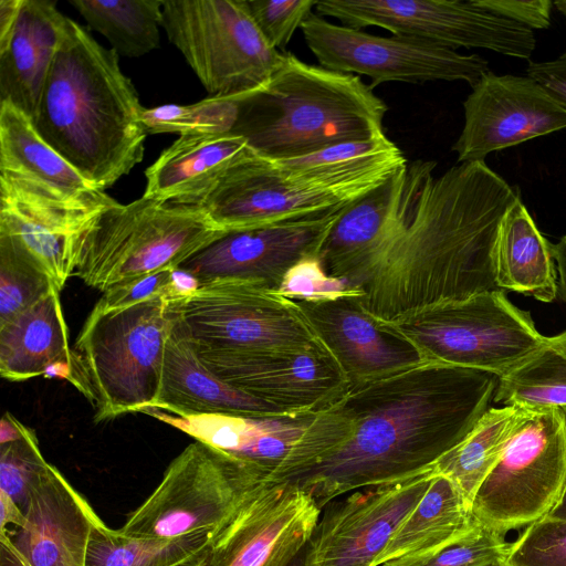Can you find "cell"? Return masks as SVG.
Segmentation results:
<instances>
[{
    "label": "cell",
    "mask_w": 566,
    "mask_h": 566,
    "mask_svg": "<svg viewBox=\"0 0 566 566\" xmlns=\"http://www.w3.org/2000/svg\"><path fill=\"white\" fill-rule=\"evenodd\" d=\"M88 27L119 55L138 57L159 48L161 0H69Z\"/></svg>",
    "instance_id": "obj_34"
},
{
    "label": "cell",
    "mask_w": 566,
    "mask_h": 566,
    "mask_svg": "<svg viewBox=\"0 0 566 566\" xmlns=\"http://www.w3.org/2000/svg\"><path fill=\"white\" fill-rule=\"evenodd\" d=\"M555 8L566 17V0H557L554 2Z\"/></svg>",
    "instance_id": "obj_52"
},
{
    "label": "cell",
    "mask_w": 566,
    "mask_h": 566,
    "mask_svg": "<svg viewBox=\"0 0 566 566\" xmlns=\"http://www.w3.org/2000/svg\"><path fill=\"white\" fill-rule=\"evenodd\" d=\"M566 412V408H563ZM551 517L566 520V494L560 504L549 514Z\"/></svg>",
    "instance_id": "obj_50"
},
{
    "label": "cell",
    "mask_w": 566,
    "mask_h": 566,
    "mask_svg": "<svg viewBox=\"0 0 566 566\" xmlns=\"http://www.w3.org/2000/svg\"><path fill=\"white\" fill-rule=\"evenodd\" d=\"M406 176L407 165L340 210L318 254L329 276L361 290L373 279L396 229Z\"/></svg>",
    "instance_id": "obj_23"
},
{
    "label": "cell",
    "mask_w": 566,
    "mask_h": 566,
    "mask_svg": "<svg viewBox=\"0 0 566 566\" xmlns=\"http://www.w3.org/2000/svg\"><path fill=\"white\" fill-rule=\"evenodd\" d=\"M184 566H214V563L211 558L210 549L201 558L196 559V560H193L189 564H186Z\"/></svg>",
    "instance_id": "obj_51"
},
{
    "label": "cell",
    "mask_w": 566,
    "mask_h": 566,
    "mask_svg": "<svg viewBox=\"0 0 566 566\" xmlns=\"http://www.w3.org/2000/svg\"><path fill=\"white\" fill-rule=\"evenodd\" d=\"M358 198L283 178L254 154L231 167L193 206L230 232L338 210Z\"/></svg>",
    "instance_id": "obj_16"
},
{
    "label": "cell",
    "mask_w": 566,
    "mask_h": 566,
    "mask_svg": "<svg viewBox=\"0 0 566 566\" xmlns=\"http://www.w3.org/2000/svg\"><path fill=\"white\" fill-rule=\"evenodd\" d=\"M493 399L526 410L566 408V331L545 337L522 363L500 376Z\"/></svg>",
    "instance_id": "obj_33"
},
{
    "label": "cell",
    "mask_w": 566,
    "mask_h": 566,
    "mask_svg": "<svg viewBox=\"0 0 566 566\" xmlns=\"http://www.w3.org/2000/svg\"><path fill=\"white\" fill-rule=\"evenodd\" d=\"M154 409L178 417L296 415L253 398L214 376L201 363L175 318L165 348L160 389Z\"/></svg>",
    "instance_id": "obj_24"
},
{
    "label": "cell",
    "mask_w": 566,
    "mask_h": 566,
    "mask_svg": "<svg viewBox=\"0 0 566 566\" xmlns=\"http://www.w3.org/2000/svg\"><path fill=\"white\" fill-rule=\"evenodd\" d=\"M210 549L205 535L178 538L137 537L109 528L104 522L91 535L85 566H184Z\"/></svg>",
    "instance_id": "obj_35"
},
{
    "label": "cell",
    "mask_w": 566,
    "mask_h": 566,
    "mask_svg": "<svg viewBox=\"0 0 566 566\" xmlns=\"http://www.w3.org/2000/svg\"><path fill=\"white\" fill-rule=\"evenodd\" d=\"M374 321L381 331L408 343L422 361L483 370L497 377L516 367L545 339L530 314L513 305L502 290Z\"/></svg>",
    "instance_id": "obj_7"
},
{
    "label": "cell",
    "mask_w": 566,
    "mask_h": 566,
    "mask_svg": "<svg viewBox=\"0 0 566 566\" xmlns=\"http://www.w3.org/2000/svg\"><path fill=\"white\" fill-rule=\"evenodd\" d=\"M56 287L0 324V375L10 381L41 375L65 378L71 360L67 326Z\"/></svg>",
    "instance_id": "obj_27"
},
{
    "label": "cell",
    "mask_w": 566,
    "mask_h": 566,
    "mask_svg": "<svg viewBox=\"0 0 566 566\" xmlns=\"http://www.w3.org/2000/svg\"><path fill=\"white\" fill-rule=\"evenodd\" d=\"M1 518L0 531L9 526H20L24 521L23 511L7 494L0 492Z\"/></svg>",
    "instance_id": "obj_47"
},
{
    "label": "cell",
    "mask_w": 566,
    "mask_h": 566,
    "mask_svg": "<svg viewBox=\"0 0 566 566\" xmlns=\"http://www.w3.org/2000/svg\"><path fill=\"white\" fill-rule=\"evenodd\" d=\"M493 566H499V564H496V565H493Z\"/></svg>",
    "instance_id": "obj_53"
},
{
    "label": "cell",
    "mask_w": 566,
    "mask_h": 566,
    "mask_svg": "<svg viewBox=\"0 0 566 566\" xmlns=\"http://www.w3.org/2000/svg\"><path fill=\"white\" fill-rule=\"evenodd\" d=\"M495 283L549 303L558 294L552 243L541 233L522 199L503 218L495 251Z\"/></svg>",
    "instance_id": "obj_30"
},
{
    "label": "cell",
    "mask_w": 566,
    "mask_h": 566,
    "mask_svg": "<svg viewBox=\"0 0 566 566\" xmlns=\"http://www.w3.org/2000/svg\"><path fill=\"white\" fill-rule=\"evenodd\" d=\"M499 566H566V520L547 515L528 525Z\"/></svg>",
    "instance_id": "obj_40"
},
{
    "label": "cell",
    "mask_w": 566,
    "mask_h": 566,
    "mask_svg": "<svg viewBox=\"0 0 566 566\" xmlns=\"http://www.w3.org/2000/svg\"><path fill=\"white\" fill-rule=\"evenodd\" d=\"M169 308L198 348L323 347L296 302L263 282L221 279L201 283L171 297Z\"/></svg>",
    "instance_id": "obj_11"
},
{
    "label": "cell",
    "mask_w": 566,
    "mask_h": 566,
    "mask_svg": "<svg viewBox=\"0 0 566 566\" xmlns=\"http://www.w3.org/2000/svg\"><path fill=\"white\" fill-rule=\"evenodd\" d=\"M197 285L195 279L179 270L158 271L108 289L92 311L104 313L157 297H175Z\"/></svg>",
    "instance_id": "obj_41"
},
{
    "label": "cell",
    "mask_w": 566,
    "mask_h": 566,
    "mask_svg": "<svg viewBox=\"0 0 566 566\" xmlns=\"http://www.w3.org/2000/svg\"><path fill=\"white\" fill-rule=\"evenodd\" d=\"M436 161L407 164L397 226L358 297L374 319L499 290L495 251L503 218L520 199L484 161L434 176Z\"/></svg>",
    "instance_id": "obj_2"
},
{
    "label": "cell",
    "mask_w": 566,
    "mask_h": 566,
    "mask_svg": "<svg viewBox=\"0 0 566 566\" xmlns=\"http://www.w3.org/2000/svg\"><path fill=\"white\" fill-rule=\"evenodd\" d=\"M255 153L234 134L179 136L145 170L144 197L195 205L231 167Z\"/></svg>",
    "instance_id": "obj_26"
},
{
    "label": "cell",
    "mask_w": 566,
    "mask_h": 566,
    "mask_svg": "<svg viewBox=\"0 0 566 566\" xmlns=\"http://www.w3.org/2000/svg\"><path fill=\"white\" fill-rule=\"evenodd\" d=\"M144 107L118 54L67 18L32 124L101 191L144 158Z\"/></svg>",
    "instance_id": "obj_3"
},
{
    "label": "cell",
    "mask_w": 566,
    "mask_h": 566,
    "mask_svg": "<svg viewBox=\"0 0 566 566\" xmlns=\"http://www.w3.org/2000/svg\"><path fill=\"white\" fill-rule=\"evenodd\" d=\"M170 298L92 311L86 318L65 379L91 402L96 422L155 408L174 327Z\"/></svg>",
    "instance_id": "obj_5"
},
{
    "label": "cell",
    "mask_w": 566,
    "mask_h": 566,
    "mask_svg": "<svg viewBox=\"0 0 566 566\" xmlns=\"http://www.w3.org/2000/svg\"><path fill=\"white\" fill-rule=\"evenodd\" d=\"M479 524L457 485L447 476L434 473L423 496L378 557L377 566L437 549Z\"/></svg>",
    "instance_id": "obj_31"
},
{
    "label": "cell",
    "mask_w": 566,
    "mask_h": 566,
    "mask_svg": "<svg viewBox=\"0 0 566 566\" xmlns=\"http://www.w3.org/2000/svg\"><path fill=\"white\" fill-rule=\"evenodd\" d=\"M54 287L51 276L31 253L12 237L0 233V324Z\"/></svg>",
    "instance_id": "obj_37"
},
{
    "label": "cell",
    "mask_w": 566,
    "mask_h": 566,
    "mask_svg": "<svg viewBox=\"0 0 566 566\" xmlns=\"http://www.w3.org/2000/svg\"><path fill=\"white\" fill-rule=\"evenodd\" d=\"M478 7L516 22L527 29H547L551 25V0H472Z\"/></svg>",
    "instance_id": "obj_44"
},
{
    "label": "cell",
    "mask_w": 566,
    "mask_h": 566,
    "mask_svg": "<svg viewBox=\"0 0 566 566\" xmlns=\"http://www.w3.org/2000/svg\"><path fill=\"white\" fill-rule=\"evenodd\" d=\"M277 292L291 300L317 301L336 298L363 290L350 287L343 281L329 276L318 256H310L287 271Z\"/></svg>",
    "instance_id": "obj_43"
},
{
    "label": "cell",
    "mask_w": 566,
    "mask_h": 566,
    "mask_svg": "<svg viewBox=\"0 0 566 566\" xmlns=\"http://www.w3.org/2000/svg\"><path fill=\"white\" fill-rule=\"evenodd\" d=\"M260 485L245 463L196 440L171 461L160 483L119 531L164 539L205 535L211 545Z\"/></svg>",
    "instance_id": "obj_8"
},
{
    "label": "cell",
    "mask_w": 566,
    "mask_h": 566,
    "mask_svg": "<svg viewBox=\"0 0 566 566\" xmlns=\"http://www.w3.org/2000/svg\"><path fill=\"white\" fill-rule=\"evenodd\" d=\"M116 200L71 201L0 174V233L15 239L61 291L74 274L87 233Z\"/></svg>",
    "instance_id": "obj_19"
},
{
    "label": "cell",
    "mask_w": 566,
    "mask_h": 566,
    "mask_svg": "<svg viewBox=\"0 0 566 566\" xmlns=\"http://www.w3.org/2000/svg\"><path fill=\"white\" fill-rule=\"evenodd\" d=\"M161 28L211 97L250 94L280 67L247 0H165Z\"/></svg>",
    "instance_id": "obj_9"
},
{
    "label": "cell",
    "mask_w": 566,
    "mask_h": 566,
    "mask_svg": "<svg viewBox=\"0 0 566 566\" xmlns=\"http://www.w3.org/2000/svg\"><path fill=\"white\" fill-rule=\"evenodd\" d=\"M363 292L336 298L294 300L324 349L333 357L349 387L422 363L405 340L381 331L361 307Z\"/></svg>",
    "instance_id": "obj_22"
},
{
    "label": "cell",
    "mask_w": 566,
    "mask_h": 566,
    "mask_svg": "<svg viewBox=\"0 0 566 566\" xmlns=\"http://www.w3.org/2000/svg\"><path fill=\"white\" fill-rule=\"evenodd\" d=\"M321 510L294 483L258 486L211 543L214 566H290L308 544Z\"/></svg>",
    "instance_id": "obj_17"
},
{
    "label": "cell",
    "mask_w": 566,
    "mask_h": 566,
    "mask_svg": "<svg viewBox=\"0 0 566 566\" xmlns=\"http://www.w3.org/2000/svg\"><path fill=\"white\" fill-rule=\"evenodd\" d=\"M552 253L556 263L558 274V294L566 302V235L552 244Z\"/></svg>",
    "instance_id": "obj_48"
},
{
    "label": "cell",
    "mask_w": 566,
    "mask_h": 566,
    "mask_svg": "<svg viewBox=\"0 0 566 566\" xmlns=\"http://www.w3.org/2000/svg\"><path fill=\"white\" fill-rule=\"evenodd\" d=\"M251 15L265 40L284 51L293 34L313 13L316 0H247Z\"/></svg>",
    "instance_id": "obj_42"
},
{
    "label": "cell",
    "mask_w": 566,
    "mask_h": 566,
    "mask_svg": "<svg viewBox=\"0 0 566 566\" xmlns=\"http://www.w3.org/2000/svg\"><path fill=\"white\" fill-rule=\"evenodd\" d=\"M239 97H208L195 104H165L145 108L147 134H231L238 119Z\"/></svg>",
    "instance_id": "obj_36"
},
{
    "label": "cell",
    "mask_w": 566,
    "mask_h": 566,
    "mask_svg": "<svg viewBox=\"0 0 566 566\" xmlns=\"http://www.w3.org/2000/svg\"><path fill=\"white\" fill-rule=\"evenodd\" d=\"M66 21L54 1L22 0L10 36L0 43V103L33 118Z\"/></svg>",
    "instance_id": "obj_25"
},
{
    "label": "cell",
    "mask_w": 566,
    "mask_h": 566,
    "mask_svg": "<svg viewBox=\"0 0 566 566\" xmlns=\"http://www.w3.org/2000/svg\"><path fill=\"white\" fill-rule=\"evenodd\" d=\"M433 478L431 470L332 503L308 542L312 566H377L378 557Z\"/></svg>",
    "instance_id": "obj_18"
},
{
    "label": "cell",
    "mask_w": 566,
    "mask_h": 566,
    "mask_svg": "<svg viewBox=\"0 0 566 566\" xmlns=\"http://www.w3.org/2000/svg\"><path fill=\"white\" fill-rule=\"evenodd\" d=\"M290 566H312L308 554V544L300 552Z\"/></svg>",
    "instance_id": "obj_49"
},
{
    "label": "cell",
    "mask_w": 566,
    "mask_h": 566,
    "mask_svg": "<svg viewBox=\"0 0 566 566\" xmlns=\"http://www.w3.org/2000/svg\"><path fill=\"white\" fill-rule=\"evenodd\" d=\"M565 494V410L522 409L500 460L473 497L474 517L505 535L549 515Z\"/></svg>",
    "instance_id": "obj_10"
},
{
    "label": "cell",
    "mask_w": 566,
    "mask_h": 566,
    "mask_svg": "<svg viewBox=\"0 0 566 566\" xmlns=\"http://www.w3.org/2000/svg\"><path fill=\"white\" fill-rule=\"evenodd\" d=\"M22 4V0H0V43L11 34Z\"/></svg>",
    "instance_id": "obj_46"
},
{
    "label": "cell",
    "mask_w": 566,
    "mask_h": 566,
    "mask_svg": "<svg viewBox=\"0 0 566 566\" xmlns=\"http://www.w3.org/2000/svg\"><path fill=\"white\" fill-rule=\"evenodd\" d=\"M510 543L481 523L462 537L437 549L391 559L382 566H493L509 552Z\"/></svg>",
    "instance_id": "obj_38"
},
{
    "label": "cell",
    "mask_w": 566,
    "mask_h": 566,
    "mask_svg": "<svg viewBox=\"0 0 566 566\" xmlns=\"http://www.w3.org/2000/svg\"><path fill=\"white\" fill-rule=\"evenodd\" d=\"M301 31L321 66L366 75L371 88L388 82L423 84L434 81H463L472 87L490 71L489 62L479 54H461L403 35H375L332 23L314 13L303 22Z\"/></svg>",
    "instance_id": "obj_13"
},
{
    "label": "cell",
    "mask_w": 566,
    "mask_h": 566,
    "mask_svg": "<svg viewBox=\"0 0 566 566\" xmlns=\"http://www.w3.org/2000/svg\"><path fill=\"white\" fill-rule=\"evenodd\" d=\"M463 108L464 125L452 146L460 164L484 161L493 151L566 128V108L528 76L489 71Z\"/></svg>",
    "instance_id": "obj_15"
},
{
    "label": "cell",
    "mask_w": 566,
    "mask_h": 566,
    "mask_svg": "<svg viewBox=\"0 0 566 566\" xmlns=\"http://www.w3.org/2000/svg\"><path fill=\"white\" fill-rule=\"evenodd\" d=\"M22 525L0 531V566H85L103 521L52 464L33 488Z\"/></svg>",
    "instance_id": "obj_21"
},
{
    "label": "cell",
    "mask_w": 566,
    "mask_h": 566,
    "mask_svg": "<svg viewBox=\"0 0 566 566\" xmlns=\"http://www.w3.org/2000/svg\"><path fill=\"white\" fill-rule=\"evenodd\" d=\"M388 107L358 75L339 73L284 53L260 90L239 97L231 134L270 160L385 135Z\"/></svg>",
    "instance_id": "obj_4"
},
{
    "label": "cell",
    "mask_w": 566,
    "mask_h": 566,
    "mask_svg": "<svg viewBox=\"0 0 566 566\" xmlns=\"http://www.w3.org/2000/svg\"><path fill=\"white\" fill-rule=\"evenodd\" d=\"M315 10L348 28L374 25L452 50L478 48L528 60L536 45L533 30L472 0H316Z\"/></svg>",
    "instance_id": "obj_12"
},
{
    "label": "cell",
    "mask_w": 566,
    "mask_h": 566,
    "mask_svg": "<svg viewBox=\"0 0 566 566\" xmlns=\"http://www.w3.org/2000/svg\"><path fill=\"white\" fill-rule=\"evenodd\" d=\"M315 412L277 417L211 416L205 423V440L245 463L261 484H274Z\"/></svg>",
    "instance_id": "obj_29"
},
{
    "label": "cell",
    "mask_w": 566,
    "mask_h": 566,
    "mask_svg": "<svg viewBox=\"0 0 566 566\" xmlns=\"http://www.w3.org/2000/svg\"><path fill=\"white\" fill-rule=\"evenodd\" d=\"M193 347L201 363L219 379L286 412L319 411L349 388L338 365L323 347L253 350Z\"/></svg>",
    "instance_id": "obj_14"
},
{
    "label": "cell",
    "mask_w": 566,
    "mask_h": 566,
    "mask_svg": "<svg viewBox=\"0 0 566 566\" xmlns=\"http://www.w3.org/2000/svg\"><path fill=\"white\" fill-rule=\"evenodd\" d=\"M522 413V408H489L471 432L434 465L436 474L450 479L465 500L473 497L500 460Z\"/></svg>",
    "instance_id": "obj_32"
},
{
    "label": "cell",
    "mask_w": 566,
    "mask_h": 566,
    "mask_svg": "<svg viewBox=\"0 0 566 566\" xmlns=\"http://www.w3.org/2000/svg\"><path fill=\"white\" fill-rule=\"evenodd\" d=\"M0 174L25 180L65 200L109 197L91 185L40 136L32 120L9 103H0Z\"/></svg>",
    "instance_id": "obj_28"
},
{
    "label": "cell",
    "mask_w": 566,
    "mask_h": 566,
    "mask_svg": "<svg viewBox=\"0 0 566 566\" xmlns=\"http://www.w3.org/2000/svg\"><path fill=\"white\" fill-rule=\"evenodd\" d=\"M497 378L422 361L352 386L313 415L294 450L296 475L286 482L322 509L346 492L431 471L488 411Z\"/></svg>",
    "instance_id": "obj_1"
},
{
    "label": "cell",
    "mask_w": 566,
    "mask_h": 566,
    "mask_svg": "<svg viewBox=\"0 0 566 566\" xmlns=\"http://www.w3.org/2000/svg\"><path fill=\"white\" fill-rule=\"evenodd\" d=\"M50 465L40 451L35 433L19 422L18 436L1 443L0 492L22 510Z\"/></svg>",
    "instance_id": "obj_39"
},
{
    "label": "cell",
    "mask_w": 566,
    "mask_h": 566,
    "mask_svg": "<svg viewBox=\"0 0 566 566\" xmlns=\"http://www.w3.org/2000/svg\"><path fill=\"white\" fill-rule=\"evenodd\" d=\"M342 209L227 232L188 258L177 270L198 284L239 279L263 282L277 291L292 266L305 258L318 256Z\"/></svg>",
    "instance_id": "obj_20"
},
{
    "label": "cell",
    "mask_w": 566,
    "mask_h": 566,
    "mask_svg": "<svg viewBox=\"0 0 566 566\" xmlns=\"http://www.w3.org/2000/svg\"><path fill=\"white\" fill-rule=\"evenodd\" d=\"M526 76L543 86L564 108H566V52L555 60L530 62Z\"/></svg>",
    "instance_id": "obj_45"
},
{
    "label": "cell",
    "mask_w": 566,
    "mask_h": 566,
    "mask_svg": "<svg viewBox=\"0 0 566 566\" xmlns=\"http://www.w3.org/2000/svg\"><path fill=\"white\" fill-rule=\"evenodd\" d=\"M224 233L198 206L144 196L127 205L116 201L87 233L74 274L105 292L139 276L177 270Z\"/></svg>",
    "instance_id": "obj_6"
}]
</instances>
